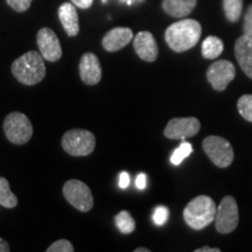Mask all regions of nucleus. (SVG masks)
I'll list each match as a JSON object with an SVG mask.
<instances>
[{
    "instance_id": "nucleus-1",
    "label": "nucleus",
    "mask_w": 252,
    "mask_h": 252,
    "mask_svg": "<svg viewBox=\"0 0 252 252\" xmlns=\"http://www.w3.org/2000/svg\"><path fill=\"white\" fill-rule=\"evenodd\" d=\"M202 27L193 19L176 21L166 30L165 40L169 48L176 53H182L193 48L200 40Z\"/></svg>"
},
{
    "instance_id": "nucleus-2",
    "label": "nucleus",
    "mask_w": 252,
    "mask_h": 252,
    "mask_svg": "<svg viewBox=\"0 0 252 252\" xmlns=\"http://www.w3.org/2000/svg\"><path fill=\"white\" fill-rule=\"evenodd\" d=\"M11 70L19 83L28 87L39 84L47 74L42 55L35 50H30L15 60L12 63Z\"/></svg>"
},
{
    "instance_id": "nucleus-3",
    "label": "nucleus",
    "mask_w": 252,
    "mask_h": 252,
    "mask_svg": "<svg viewBox=\"0 0 252 252\" xmlns=\"http://www.w3.org/2000/svg\"><path fill=\"white\" fill-rule=\"evenodd\" d=\"M216 204L212 197L200 195L189 202L184 210L187 225L194 230H201L215 220Z\"/></svg>"
},
{
    "instance_id": "nucleus-4",
    "label": "nucleus",
    "mask_w": 252,
    "mask_h": 252,
    "mask_svg": "<svg viewBox=\"0 0 252 252\" xmlns=\"http://www.w3.org/2000/svg\"><path fill=\"white\" fill-rule=\"evenodd\" d=\"M62 149L72 157H87L96 147V138L93 132L83 128H72L63 134Z\"/></svg>"
},
{
    "instance_id": "nucleus-5",
    "label": "nucleus",
    "mask_w": 252,
    "mask_h": 252,
    "mask_svg": "<svg viewBox=\"0 0 252 252\" xmlns=\"http://www.w3.org/2000/svg\"><path fill=\"white\" fill-rule=\"evenodd\" d=\"M4 132L6 138L14 145H25L33 135V125L30 118L21 112H12L5 117Z\"/></svg>"
},
{
    "instance_id": "nucleus-6",
    "label": "nucleus",
    "mask_w": 252,
    "mask_h": 252,
    "mask_svg": "<svg viewBox=\"0 0 252 252\" xmlns=\"http://www.w3.org/2000/svg\"><path fill=\"white\" fill-rule=\"evenodd\" d=\"M63 196L72 207L82 213H88L94 207V196L89 186L76 179L64 182L62 188Z\"/></svg>"
},
{
    "instance_id": "nucleus-7",
    "label": "nucleus",
    "mask_w": 252,
    "mask_h": 252,
    "mask_svg": "<svg viewBox=\"0 0 252 252\" xmlns=\"http://www.w3.org/2000/svg\"><path fill=\"white\" fill-rule=\"evenodd\" d=\"M203 151L217 167L225 168L234 161V150L230 143L219 135H209L203 140Z\"/></svg>"
},
{
    "instance_id": "nucleus-8",
    "label": "nucleus",
    "mask_w": 252,
    "mask_h": 252,
    "mask_svg": "<svg viewBox=\"0 0 252 252\" xmlns=\"http://www.w3.org/2000/svg\"><path fill=\"white\" fill-rule=\"evenodd\" d=\"M239 220L238 206L232 196H224L216 209L215 225L220 234H230L237 228Z\"/></svg>"
},
{
    "instance_id": "nucleus-9",
    "label": "nucleus",
    "mask_w": 252,
    "mask_h": 252,
    "mask_svg": "<svg viewBox=\"0 0 252 252\" xmlns=\"http://www.w3.org/2000/svg\"><path fill=\"white\" fill-rule=\"evenodd\" d=\"M235 76L236 69L234 64L226 60L214 62L207 70V80L217 91L225 90Z\"/></svg>"
},
{
    "instance_id": "nucleus-10",
    "label": "nucleus",
    "mask_w": 252,
    "mask_h": 252,
    "mask_svg": "<svg viewBox=\"0 0 252 252\" xmlns=\"http://www.w3.org/2000/svg\"><path fill=\"white\" fill-rule=\"evenodd\" d=\"M36 42L39 46L40 54L43 60L49 62H56L62 58V47L54 31L48 27L41 28L37 32Z\"/></svg>"
},
{
    "instance_id": "nucleus-11",
    "label": "nucleus",
    "mask_w": 252,
    "mask_h": 252,
    "mask_svg": "<svg viewBox=\"0 0 252 252\" xmlns=\"http://www.w3.org/2000/svg\"><path fill=\"white\" fill-rule=\"evenodd\" d=\"M200 128V121L194 117L173 118L167 124L163 134L168 139H186L197 134Z\"/></svg>"
},
{
    "instance_id": "nucleus-12",
    "label": "nucleus",
    "mask_w": 252,
    "mask_h": 252,
    "mask_svg": "<svg viewBox=\"0 0 252 252\" xmlns=\"http://www.w3.org/2000/svg\"><path fill=\"white\" fill-rule=\"evenodd\" d=\"M80 77L87 86H96L102 80V67L94 53H86L81 58Z\"/></svg>"
},
{
    "instance_id": "nucleus-13",
    "label": "nucleus",
    "mask_w": 252,
    "mask_h": 252,
    "mask_svg": "<svg viewBox=\"0 0 252 252\" xmlns=\"http://www.w3.org/2000/svg\"><path fill=\"white\" fill-rule=\"evenodd\" d=\"M133 48L137 55L146 62H154L159 54L157 41L150 32H139L135 35Z\"/></svg>"
},
{
    "instance_id": "nucleus-14",
    "label": "nucleus",
    "mask_w": 252,
    "mask_h": 252,
    "mask_svg": "<svg viewBox=\"0 0 252 252\" xmlns=\"http://www.w3.org/2000/svg\"><path fill=\"white\" fill-rule=\"evenodd\" d=\"M133 39V33L127 27H116L112 28L105 34L102 40L103 48L106 52L115 53L124 48Z\"/></svg>"
},
{
    "instance_id": "nucleus-15",
    "label": "nucleus",
    "mask_w": 252,
    "mask_h": 252,
    "mask_svg": "<svg viewBox=\"0 0 252 252\" xmlns=\"http://www.w3.org/2000/svg\"><path fill=\"white\" fill-rule=\"evenodd\" d=\"M59 19L68 36L74 37L80 33V21L76 6L72 2H64L59 7Z\"/></svg>"
},
{
    "instance_id": "nucleus-16",
    "label": "nucleus",
    "mask_w": 252,
    "mask_h": 252,
    "mask_svg": "<svg viewBox=\"0 0 252 252\" xmlns=\"http://www.w3.org/2000/svg\"><path fill=\"white\" fill-rule=\"evenodd\" d=\"M235 55L244 74L252 78V40L245 35L238 37L235 43Z\"/></svg>"
},
{
    "instance_id": "nucleus-17",
    "label": "nucleus",
    "mask_w": 252,
    "mask_h": 252,
    "mask_svg": "<svg viewBox=\"0 0 252 252\" xmlns=\"http://www.w3.org/2000/svg\"><path fill=\"white\" fill-rule=\"evenodd\" d=\"M197 0H163L162 8L173 18H185L193 12Z\"/></svg>"
},
{
    "instance_id": "nucleus-18",
    "label": "nucleus",
    "mask_w": 252,
    "mask_h": 252,
    "mask_svg": "<svg viewBox=\"0 0 252 252\" xmlns=\"http://www.w3.org/2000/svg\"><path fill=\"white\" fill-rule=\"evenodd\" d=\"M224 46L222 40L217 36H208L202 43V55L204 59L215 60L222 54Z\"/></svg>"
},
{
    "instance_id": "nucleus-19",
    "label": "nucleus",
    "mask_w": 252,
    "mask_h": 252,
    "mask_svg": "<svg viewBox=\"0 0 252 252\" xmlns=\"http://www.w3.org/2000/svg\"><path fill=\"white\" fill-rule=\"evenodd\" d=\"M0 206L8 208V209L18 206V197L11 190L7 179L2 176H0Z\"/></svg>"
},
{
    "instance_id": "nucleus-20",
    "label": "nucleus",
    "mask_w": 252,
    "mask_h": 252,
    "mask_svg": "<svg viewBox=\"0 0 252 252\" xmlns=\"http://www.w3.org/2000/svg\"><path fill=\"white\" fill-rule=\"evenodd\" d=\"M225 18L230 23H237L243 11V0H223Z\"/></svg>"
},
{
    "instance_id": "nucleus-21",
    "label": "nucleus",
    "mask_w": 252,
    "mask_h": 252,
    "mask_svg": "<svg viewBox=\"0 0 252 252\" xmlns=\"http://www.w3.org/2000/svg\"><path fill=\"white\" fill-rule=\"evenodd\" d=\"M115 223L119 231L124 235H130L134 231L135 222L131 214L126 210H122L115 216Z\"/></svg>"
},
{
    "instance_id": "nucleus-22",
    "label": "nucleus",
    "mask_w": 252,
    "mask_h": 252,
    "mask_svg": "<svg viewBox=\"0 0 252 252\" xmlns=\"http://www.w3.org/2000/svg\"><path fill=\"white\" fill-rule=\"evenodd\" d=\"M237 109L245 121L252 123V94H243L238 99Z\"/></svg>"
},
{
    "instance_id": "nucleus-23",
    "label": "nucleus",
    "mask_w": 252,
    "mask_h": 252,
    "mask_svg": "<svg viewBox=\"0 0 252 252\" xmlns=\"http://www.w3.org/2000/svg\"><path fill=\"white\" fill-rule=\"evenodd\" d=\"M191 152H193V146H191V144L187 143V141H184V143L173 152L171 157V162L175 166L180 165L186 158L190 156Z\"/></svg>"
},
{
    "instance_id": "nucleus-24",
    "label": "nucleus",
    "mask_w": 252,
    "mask_h": 252,
    "mask_svg": "<svg viewBox=\"0 0 252 252\" xmlns=\"http://www.w3.org/2000/svg\"><path fill=\"white\" fill-rule=\"evenodd\" d=\"M74 245L68 239H59L47 249V252H74Z\"/></svg>"
},
{
    "instance_id": "nucleus-25",
    "label": "nucleus",
    "mask_w": 252,
    "mask_h": 252,
    "mask_svg": "<svg viewBox=\"0 0 252 252\" xmlns=\"http://www.w3.org/2000/svg\"><path fill=\"white\" fill-rule=\"evenodd\" d=\"M168 216H169L168 209H167L166 207L160 206L154 210L152 219H153V222L156 223L157 225H163L167 222V220H168Z\"/></svg>"
},
{
    "instance_id": "nucleus-26",
    "label": "nucleus",
    "mask_w": 252,
    "mask_h": 252,
    "mask_svg": "<svg viewBox=\"0 0 252 252\" xmlns=\"http://www.w3.org/2000/svg\"><path fill=\"white\" fill-rule=\"evenodd\" d=\"M33 0H6L9 7L14 9L15 12H19V13H23V12H26L28 8L31 7V4Z\"/></svg>"
},
{
    "instance_id": "nucleus-27",
    "label": "nucleus",
    "mask_w": 252,
    "mask_h": 252,
    "mask_svg": "<svg viewBox=\"0 0 252 252\" xmlns=\"http://www.w3.org/2000/svg\"><path fill=\"white\" fill-rule=\"evenodd\" d=\"M243 35L248 36L252 40V5H250L247 9V13L244 17V27H243Z\"/></svg>"
},
{
    "instance_id": "nucleus-28",
    "label": "nucleus",
    "mask_w": 252,
    "mask_h": 252,
    "mask_svg": "<svg viewBox=\"0 0 252 252\" xmlns=\"http://www.w3.org/2000/svg\"><path fill=\"white\" fill-rule=\"evenodd\" d=\"M131 182V178L128 175V173L126 172H122L121 175H119V187L123 189H126L130 186Z\"/></svg>"
},
{
    "instance_id": "nucleus-29",
    "label": "nucleus",
    "mask_w": 252,
    "mask_h": 252,
    "mask_svg": "<svg viewBox=\"0 0 252 252\" xmlns=\"http://www.w3.org/2000/svg\"><path fill=\"white\" fill-rule=\"evenodd\" d=\"M135 186H137V188L140 189V190H143V189L146 188V186H147V176H146V174H144V173H140V174L137 176V179H135Z\"/></svg>"
},
{
    "instance_id": "nucleus-30",
    "label": "nucleus",
    "mask_w": 252,
    "mask_h": 252,
    "mask_svg": "<svg viewBox=\"0 0 252 252\" xmlns=\"http://www.w3.org/2000/svg\"><path fill=\"white\" fill-rule=\"evenodd\" d=\"M71 2L74 4L76 7H80V8H89L91 5H93L94 0H71Z\"/></svg>"
},
{
    "instance_id": "nucleus-31",
    "label": "nucleus",
    "mask_w": 252,
    "mask_h": 252,
    "mask_svg": "<svg viewBox=\"0 0 252 252\" xmlns=\"http://www.w3.org/2000/svg\"><path fill=\"white\" fill-rule=\"evenodd\" d=\"M11 251V248H9V244L5 239L0 238V252H9Z\"/></svg>"
},
{
    "instance_id": "nucleus-32",
    "label": "nucleus",
    "mask_w": 252,
    "mask_h": 252,
    "mask_svg": "<svg viewBox=\"0 0 252 252\" xmlns=\"http://www.w3.org/2000/svg\"><path fill=\"white\" fill-rule=\"evenodd\" d=\"M195 252H220V249H217V248L203 247V248L197 249V250H195Z\"/></svg>"
},
{
    "instance_id": "nucleus-33",
    "label": "nucleus",
    "mask_w": 252,
    "mask_h": 252,
    "mask_svg": "<svg viewBox=\"0 0 252 252\" xmlns=\"http://www.w3.org/2000/svg\"><path fill=\"white\" fill-rule=\"evenodd\" d=\"M134 252H150V250L146 248H137L134 250Z\"/></svg>"
},
{
    "instance_id": "nucleus-34",
    "label": "nucleus",
    "mask_w": 252,
    "mask_h": 252,
    "mask_svg": "<svg viewBox=\"0 0 252 252\" xmlns=\"http://www.w3.org/2000/svg\"><path fill=\"white\" fill-rule=\"evenodd\" d=\"M123 1H126L127 4H132V1H133V0H123Z\"/></svg>"
}]
</instances>
